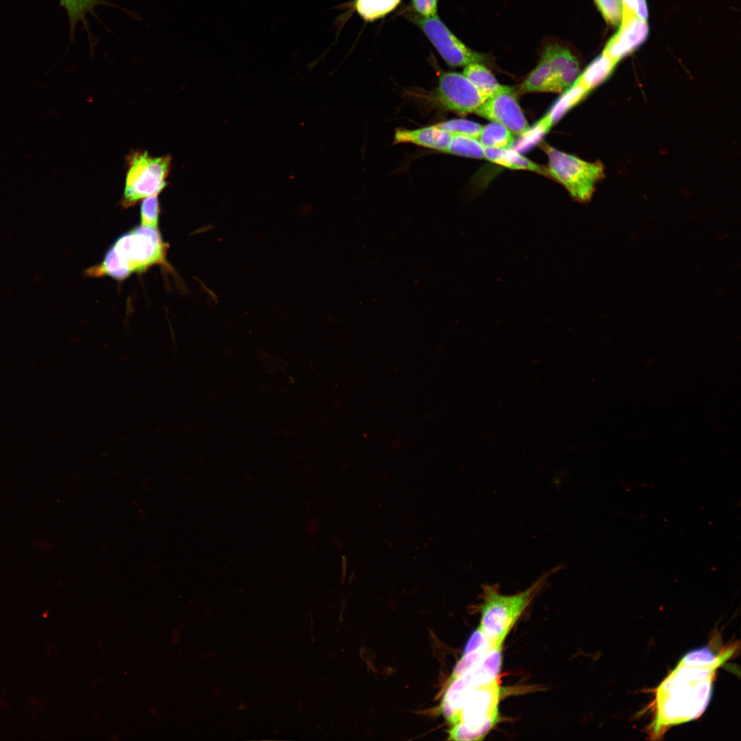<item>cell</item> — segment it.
I'll use <instances>...</instances> for the list:
<instances>
[{
	"label": "cell",
	"instance_id": "cell-15",
	"mask_svg": "<svg viewBox=\"0 0 741 741\" xmlns=\"http://www.w3.org/2000/svg\"><path fill=\"white\" fill-rule=\"evenodd\" d=\"M521 93H560L554 75L545 58L541 59L519 88Z\"/></svg>",
	"mask_w": 741,
	"mask_h": 741
},
{
	"label": "cell",
	"instance_id": "cell-17",
	"mask_svg": "<svg viewBox=\"0 0 741 741\" xmlns=\"http://www.w3.org/2000/svg\"><path fill=\"white\" fill-rule=\"evenodd\" d=\"M462 74L488 98L506 86L499 84L489 69L482 63H472L465 66Z\"/></svg>",
	"mask_w": 741,
	"mask_h": 741
},
{
	"label": "cell",
	"instance_id": "cell-25",
	"mask_svg": "<svg viewBox=\"0 0 741 741\" xmlns=\"http://www.w3.org/2000/svg\"><path fill=\"white\" fill-rule=\"evenodd\" d=\"M438 0H412L411 6L415 14L429 18L436 15Z\"/></svg>",
	"mask_w": 741,
	"mask_h": 741
},
{
	"label": "cell",
	"instance_id": "cell-23",
	"mask_svg": "<svg viewBox=\"0 0 741 741\" xmlns=\"http://www.w3.org/2000/svg\"><path fill=\"white\" fill-rule=\"evenodd\" d=\"M159 213L160 204L157 195L144 198L140 207L141 224L158 229Z\"/></svg>",
	"mask_w": 741,
	"mask_h": 741
},
{
	"label": "cell",
	"instance_id": "cell-11",
	"mask_svg": "<svg viewBox=\"0 0 741 741\" xmlns=\"http://www.w3.org/2000/svg\"><path fill=\"white\" fill-rule=\"evenodd\" d=\"M648 35L646 21L637 16L622 20L618 31L608 41L603 52L618 63L639 47Z\"/></svg>",
	"mask_w": 741,
	"mask_h": 741
},
{
	"label": "cell",
	"instance_id": "cell-6",
	"mask_svg": "<svg viewBox=\"0 0 741 741\" xmlns=\"http://www.w3.org/2000/svg\"><path fill=\"white\" fill-rule=\"evenodd\" d=\"M542 148L548 158V175L561 183L576 200L585 202L590 199L596 183L604 176L602 164L585 161L546 143Z\"/></svg>",
	"mask_w": 741,
	"mask_h": 741
},
{
	"label": "cell",
	"instance_id": "cell-22",
	"mask_svg": "<svg viewBox=\"0 0 741 741\" xmlns=\"http://www.w3.org/2000/svg\"><path fill=\"white\" fill-rule=\"evenodd\" d=\"M436 126L451 134L469 136L477 139L482 128L480 124L463 119H450L438 123Z\"/></svg>",
	"mask_w": 741,
	"mask_h": 741
},
{
	"label": "cell",
	"instance_id": "cell-8",
	"mask_svg": "<svg viewBox=\"0 0 741 741\" xmlns=\"http://www.w3.org/2000/svg\"><path fill=\"white\" fill-rule=\"evenodd\" d=\"M430 41L444 61L451 67H465L472 63H485L487 58L464 45L437 15L423 18L408 15Z\"/></svg>",
	"mask_w": 741,
	"mask_h": 741
},
{
	"label": "cell",
	"instance_id": "cell-14",
	"mask_svg": "<svg viewBox=\"0 0 741 741\" xmlns=\"http://www.w3.org/2000/svg\"><path fill=\"white\" fill-rule=\"evenodd\" d=\"M486 160L511 169L528 170L548 176V169L532 162L511 148H491L484 147Z\"/></svg>",
	"mask_w": 741,
	"mask_h": 741
},
{
	"label": "cell",
	"instance_id": "cell-5",
	"mask_svg": "<svg viewBox=\"0 0 741 741\" xmlns=\"http://www.w3.org/2000/svg\"><path fill=\"white\" fill-rule=\"evenodd\" d=\"M171 163L169 154L154 156L145 150L129 153L121 204L129 207L147 197L158 196L167 185Z\"/></svg>",
	"mask_w": 741,
	"mask_h": 741
},
{
	"label": "cell",
	"instance_id": "cell-2",
	"mask_svg": "<svg viewBox=\"0 0 741 741\" xmlns=\"http://www.w3.org/2000/svg\"><path fill=\"white\" fill-rule=\"evenodd\" d=\"M167 246L157 228L137 226L120 235L102 261L88 269L91 277L108 276L124 280L156 264H165Z\"/></svg>",
	"mask_w": 741,
	"mask_h": 741
},
{
	"label": "cell",
	"instance_id": "cell-3",
	"mask_svg": "<svg viewBox=\"0 0 741 741\" xmlns=\"http://www.w3.org/2000/svg\"><path fill=\"white\" fill-rule=\"evenodd\" d=\"M552 572L543 574L528 589L513 595H503L492 585L484 586L479 627L491 647L502 646L518 618Z\"/></svg>",
	"mask_w": 741,
	"mask_h": 741
},
{
	"label": "cell",
	"instance_id": "cell-1",
	"mask_svg": "<svg viewBox=\"0 0 741 741\" xmlns=\"http://www.w3.org/2000/svg\"><path fill=\"white\" fill-rule=\"evenodd\" d=\"M729 650L716 655L709 648L687 653L661 683L657 691L652 731L659 735L670 726L698 717L709 701L714 677L733 653Z\"/></svg>",
	"mask_w": 741,
	"mask_h": 741
},
{
	"label": "cell",
	"instance_id": "cell-20",
	"mask_svg": "<svg viewBox=\"0 0 741 741\" xmlns=\"http://www.w3.org/2000/svg\"><path fill=\"white\" fill-rule=\"evenodd\" d=\"M401 0H355L358 14L366 21H373L393 11Z\"/></svg>",
	"mask_w": 741,
	"mask_h": 741
},
{
	"label": "cell",
	"instance_id": "cell-18",
	"mask_svg": "<svg viewBox=\"0 0 741 741\" xmlns=\"http://www.w3.org/2000/svg\"><path fill=\"white\" fill-rule=\"evenodd\" d=\"M617 62L602 52L579 75L576 82L588 90L603 82L613 72Z\"/></svg>",
	"mask_w": 741,
	"mask_h": 741
},
{
	"label": "cell",
	"instance_id": "cell-21",
	"mask_svg": "<svg viewBox=\"0 0 741 741\" xmlns=\"http://www.w3.org/2000/svg\"><path fill=\"white\" fill-rule=\"evenodd\" d=\"M446 153L473 158H484V147L478 139L464 135L452 134Z\"/></svg>",
	"mask_w": 741,
	"mask_h": 741
},
{
	"label": "cell",
	"instance_id": "cell-13",
	"mask_svg": "<svg viewBox=\"0 0 741 741\" xmlns=\"http://www.w3.org/2000/svg\"><path fill=\"white\" fill-rule=\"evenodd\" d=\"M452 134L436 125L418 129L396 130L394 141L397 143H412L426 148L446 152Z\"/></svg>",
	"mask_w": 741,
	"mask_h": 741
},
{
	"label": "cell",
	"instance_id": "cell-19",
	"mask_svg": "<svg viewBox=\"0 0 741 741\" xmlns=\"http://www.w3.org/2000/svg\"><path fill=\"white\" fill-rule=\"evenodd\" d=\"M478 141L485 148H510L515 134L505 126L493 121L482 126Z\"/></svg>",
	"mask_w": 741,
	"mask_h": 741
},
{
	"label": "cell",
	"instance_id": "cell-10",
	"mask_svg": "<svg viewBox=\"0 0 741 741\" xmlns=\"http://www.w3.org/2000/svg\"><path fill=\"white\" fill-rule=\"evenodd\" d=\"M475 113L505 126L515 135H522L529 128L513 89L506 86L487 98Z\"/></svg>",
	"mask_w": 741,
	"mask_h": 741
},
{
	"label": "cell",
	"instance_id": "cell-9",
	"mask_svg": "<svg viewBox=\"0 0 741 741\" xmlns=\"http://www.w3.org/2000/svg\"><path fill=\"white\" fill-rule=\"evenodd\" d=\"M433 97L445 109L463 115L475 113L488 98L462 73L457 72L440 74Z\"/></svg>",
	"mask_w": 741,
	"mask_h": 741
},
{
	"label": "cell",
	"instance_id": "cell-26",
	"mask_svg": "<svg viewBox=\"0 0 741 741\" xmlns=\"http://www.w3.org/2000/svg\"><path fill=\"white\" fill-rule=\"evenodd\" d=\"M635 3L636 16L642 20L647 21L648 9L646 0H634Z\"/></svg>",
	"mask_w": 741,
	"mask_h": 741
},
{
	"label": "cell",
	"instance_id": "cell-4",
	"mask_svg": "<svg viewBox=\"0 0 741 741\" xmlns=\"http://www.w3.org/2000/svg\"><path fill=\"white\" fill-rule=\"evenodd\" d=\"M501 687L497 679L476 688L449 724V739L482 740L499 721Z\"/></svg>",
	"mask_w": 741,
	"mask_h": 741
},
{
	"label": "cell",
	"instance_id": "cell-16",
	"mask_svg": "<svg viewBox=\"0 0 741 741\" xmlns=\"http://www.w3.org/2000/svg\"><path fill=\"white\" fill-rule=\"evenodd\" d=\"M60 4L66 10L70 25L71 36H73L75 27L82 23L89 32L88 15L96 16V8L100 5L115 6L113 3L104 0H60Z\"/></svg>",
	"mask_w": 741,
	"mask_h": 741
},
{
	"label": "cell",
	"instance_id": "cell-24",
	"mask_svg": "<svg viewBox=\"0 0 741 741\" xmlns=\"http://www.w3.org/2000/svg\"><path fill=\"white\" fill-rule=\"evenodd\" d=\"M605 21L613 25L621 23L622 18V0H594Z\"/></svg>",
	"mask_w": 741,
	"mask_h": 741
},
{
	"label": "cell",
	"instance_id": "cell-12",
	"mask_svg": "<svg viewBox=\"0 0 741 741\" xmlns=\"http://www.w3.org/2000/svg\"><path fill=\"white\" fill-rule=\"evenodd\" d=\"M541 56L548 61L560 93L574 85L580 75V65L569 49L560 44L549 43L545 46Z\"/></svg>",
	"mask_w": 741,
	"mask_h": 741
},
{
	"label": "cell",
	"instance_id": "cell-7",
	"mask_svg": "<svg viewBox=\"0 0 741 741\" xmlns=\"http://www.w3.org/2000/svg\"><path fill=\"white\" fill-rule=\"evenodd\" d=\"M501 666L502 647L492 648L480 662L458 675L450 677L440 706L448 724L476 688L497 679Z\"/></svg>",
	"mask_w": 741,
	"mask_h": 741
}]
</instances>
